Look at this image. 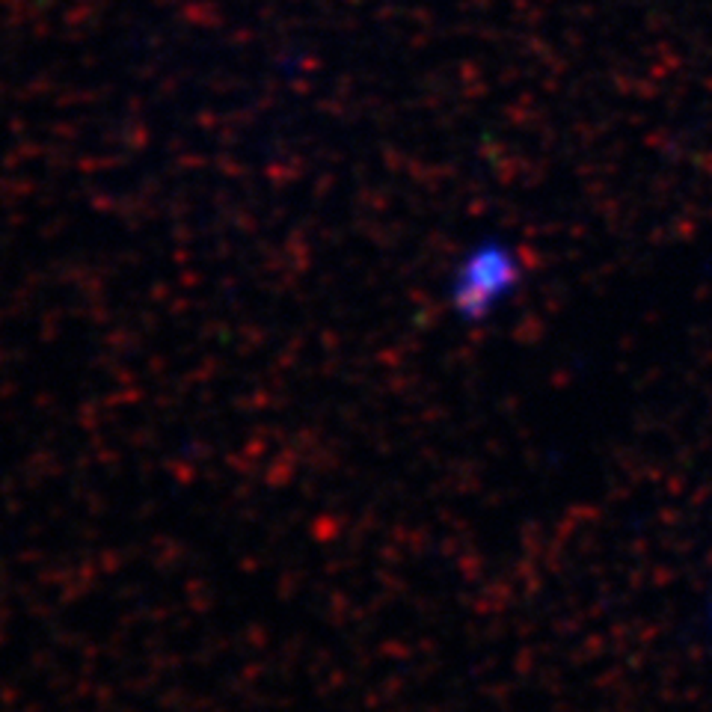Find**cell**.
I'll use <instances>...</instances> for the list:
<instances>
[{
  "instance_id": "cell-1",
  "label": "cell",
  "mask_w": 712,
  "mask_h": 712,
  "mask_svg": "<svg viewBox=\"0 0 712 712\" xmlns=\"http://www.w3.org/2000/svg\"><path fill=\"white\" fill-rule=\"evenodd\" d=\"M519 282V253L505 241L487 237L457 258L448 279V306L460 320L481 324L517 294Z\"/></svg>"
},
{
  "instance_id": "cell-2",
  "label": "cell",
  "mask_w": 712,
  "mask_h": 712,
  "mask_svg": "<svg viewBox=\"0 0 712 712\" xmlns=\"http://www.w3.org/2000/svg\"><path fill=\"white\" fill-rule=\"evenodd\" d=\"M707 629H709V641H712V600H709V612H707Z\"/></svg>"
}]
</instances>
